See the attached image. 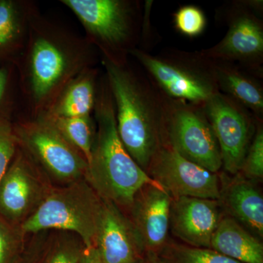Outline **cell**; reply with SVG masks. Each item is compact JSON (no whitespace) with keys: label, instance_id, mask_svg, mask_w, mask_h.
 Returning <instances> with one entry per match:
<instances>
[{"label":"cell","instance_id":"cell-1","mask_svg":"<svg viewBox=\"0 0 263 263\" xmlns=\"http://www.w3.org/2000/svg\"><path fill=\"white\" fill-rule=\"evenodd\" d=\"M95 47L36 12L29 24L27 44L14 65L18 87L31 117L46 113L66 86L96 63Z\"/></svg>","mask_w":263,"mask_h":263},{"label":"cell","instance_id":"cell-2","mask_svg":"<svg viewBox=\"0 0 263 263\" xmlns=\"http://www.w3.org/2000/svg\"><path fill=\"white\" fill-rule=\"evenodd\" d=\"M115 107L118 135L132 158L143 171L161 147L167 145L169 99L145 71L129 61L116 65L102 57Z\"/></svg>","mask_w":263,"mask_h":263},{"label":"cell","instance_id":"cell-3","mask_svg":"<svg viewBox=\"0 0 263 263\" xmlns=\"http://www.w3.org/2000/svg\"><path fill=\"white\" fill-rule=\"evenodd\" d=\"M93 112L96 133L85 179L102 200L129 209L142 188L146 185L162 186L135 162L123 146L105 76L99 79Z\"/></svg>","mask_w":263,"mask_h":263},{"label":"cell","instance_id":"cell-4","mask_svg":"<svg viewBox=\"0 0 263 263\" xmlns=\"http://www.w3.org/2000/svg\"><path fill=\"white\" fill-rule=\"evenodd\" d=\"M76 15L102 57L124 65L141 42L143 10L139 1L62 0Z\"/></svg>","mask_w":263,"mask_h":263},{"label":"cell","instance_id":"cell-5","mask_svg":"<svg viewBox=\"0 0 263 263\" xmlns=\"http://www.w3.org/2000/svg\"><path fill=\"white\" fill-rule=\"evenodd\" d=\"M129 56L166 98L202 106L219 92L214 62L200 51L167 48L152 54L137 48Z\"/></svg>","mask_w":263,"mask_h":263},{"label":"cell","instance_id":"cell-6","mask_svg":"<svg viewBox=\"0 0 263 263\" xmlns=\"http://www.w3.org/2000/svg\"><path fill=\"white\" fill-rule=\"evenodd\" d=\"M103 200L86 179L53 186L37 211L20 227L26 236L56 230L77 235L86 248L95 247Z\"/></svg>","mask_w":263,"mask_h":263},{"label":"cell","instance_id":"cell-7","mask_svg":"<svg viewBox=\"0 0 263 263\" xmlns=\"http://www.w3.org/2000/svg\"><path fill=\"white\" fill-rule=\"evenodd\" d=\"M13 128L18 148L53 186L85 178L84 156L42 118L17 119Z\"/></svg>","mask_w":263,"mask_h":263},{"label":"cell","instance_id":"cell-8","mask_svg":"<svg viewBox=\"0 0 263 263\" xmlns=\"http://www.w3.org/2000/svg\"><path fill=\"white\" fill-rule=\"evenodd\" d=\"M262 5V1H235L224 5L218 15L228 25L226 36L200 52L211 60L233 62L263 76Z\"/></svg>","mask_w":263,"mask_h":263},{"label":"cell","instance_id":"cell-9","mask_svg":"<svg viewBox=\"0 0 263 263\" xmlns=\"http://www.w3.org/2000/svg\"><path fill=\"white\" fill-rule=\"evenodd\" d=\"M168 99L167 144L186 160L217 174L222 167L220 148L203 105Z\"/></svg>","mask_w":263,"mask_h":263},{"label":"cell","instance_id":"cell-10","mask_svg":"<svg viewBox=\"0 0 263 263\" xmlns=\"http://www.w3.org/2000/svg\"><path fill=\"white\" fill-rule=\"evenodd\" d=\"M203 109L219 143L222 167L228 174H239L258 121L220 91L205 103Z\"/></svg>","mask_w":263,"mask_h":263},{"label":"cell","instance_id":"cell-11","mask_svg":"<svg viewBox=\"0 0 263 263\" xmlns=\"http://www.w3.org/2000/svg\"><path fill=\"white\" fill-rule=\"evenodd\" d=\"M53 186L18 148L0 179V216L20 228L37 210Z\"/></svg>","mask_w":263,"mask_h":263},{"label":"cell","instance_id":"cell-12","mask_svg":"<svg viewBox=\"0 0 263 263\" xmlns=\"http://www.w3.org/2000/svg\"><path fill=\"white\" fill-rule=\"evenodd\" d=\"M147 174L172 199L190 197L219 200L220 181L210 172L186 160L170 145L161 147L151 162Z\"/></svg>","mask_w":263,"mask_h":263},{"label":"cell","instance_id":"cell-13","mask_svg":"<svg viewBox=\"0 0 263 263\" xmlns=\"http://www.w3.org/2000/svg\"><path fill=\"white\" fill-rule=\"evenodd\" d=\"M172 197L160 186L146 185L135 196L129 218L145 254H159L167 245Z\"/></svg>","mask_w":263,"mask_h":263},{"label":"cell","instance_id":"cell-14","mask_svg":"<svg viewBox=\"0 0 263 263\" xmlns=\"http://www.w3.org/2000/svg\"><path fill=\"white\" fill-rule=\"evenodd\" d=\"M219 200L182 197L172 199L170 228L190 247L211 249L221 219Z\"/></svg>","mask_w":263,"mask_h":263},{"label":"cell","instance_id":"cell-15","mask_svg":"<svg viewBox=\"0 0 263 263\" xmlns=\"http://www.w3.org/2000/svg\"><path fill=\"white\" fill-rule=\"evenodd\" d=\"M95 247L103 263H141L144 255L129 218L103 200Z\"/></svg>","mask_w":263,"mask_h":263},{"label":"cell","instance_id":"cell-16","mask_svg":"<svg viewBox=\"0 0 263 263\" xmlns=\"http://www.w3.org/2000/svg\"><path fill=\"white\" fill-rule=\"evenodd\" d=\"M213 61L219 91L243 105L258 122H262V76L233 62Z\"/></svg>","mask_w":263,"mask_h":263},{"label":"cell","instance_id":"cell-17","mask_svg":"<svg viewBox=\"0 0 263 263\" xmlns=\"http://www.w3.org/2000/svg\"><path fill=\"white\" fill-rule=\"evenodd\" d=\"M36 12L30 2L0 0V66L15 65L22 56Z\"/></svg>","mask_w":263,"mask_h":263},{"label":"cell","instance_id":"cell-18","mask_svg":"<svg viewBox=\"0 0 263 263\" xmlns=\"http://www.w3.org/2000/svg\"><path fill=\"white\" fill-rule=\"evenodd\" d=\"M221 187L220 198L233 219L252 234L263 237V197L253 183L235 178Z\"/></svg>","mask_w":263,"mask_h":263},{"label":"cell","instance_id":"cell-19","mask_svg":"<svg viewBox=\"0 0 263 263\" xmlns=\"http://www.w3.org/2000/svg\"><path fill=\"white\" fill-rule=\"evenodd\" d=\"M211 249L242 263H263L262 243L231 217L221 218Z\"/></svg>","mask_w":263,"mask_h":263},{"label":"cell","instance_id":"cell-20","mask_svg":"<svg viewBox=\"0 0 263 263\" xmlns=\"http://www.w3.org/2000/svg\"><path fill=\"white\" fill-rule=\"evenodd\" d=\"M98 81V69H86L66 86L43 115L64 118L91 116L96 103Z\"/></svg>","mask_w":263,"mask_h":263},{"label":"cell","instance_id":"cell-21","mask_svg":"<svg viewBox=\"0 0 263 263\" xmlns=\"http://www.w3.org/2000/svg\"><path fill=\"white\" fill-rule=\"evenodd\" d=\"M39 117L49 123L70 144L82 153L88 162L96 133L95 122L91 116L64 118L43 115Z\"/></svg>","mask_w":263,"mask_h":263},{"label":"cell","instance_id":"cell-22","mask_svg":"<svg viewBox=\"0 0 263 263\" xmlns=\"http://www.w3.org/2000/svg\"><path fill=\"white\" fill-rule=\"evenodd\" d=\"M86 249L77 235L57 231L48 236L46 249L40 263H79Z\"/></svg>","mask_w":263,"mask_h":263},{"label":"cell","instance_id":"cell-23","mask_svg":"<svg viewBox=\"0 0 263 263\" xmlns=\"http://www.w3.org/2000/svg\"><path fill=\"white\" fill-rule=\"evenodd\" d=\"M159 254L167 263H242L212 249L196 248L177 243L166 245Z\"/></svg>","mask_w":263,"mask_h":263},{"label":"cell","instance_id":"cell-24","mask_svg":"<svg viewBox=\"0 0 263 263\" xmlns=\"http://www.w3.org/2000/svg\"><path fill=\"white\" fill-rule=\"evenodd\" d=\"M17 72L13 65L0 66V122L14 121Z\"/></svg>","mask_w":263,"mask_h":263},{"label":"cell","instance_id":"cell-25","mask_svg":"<svg viewBox=\"0 0 263 263\" xmlns=\"http://www.w3.org/2000/svg\"><path fill=\"white\" fill-rule=\"evenodd\" d=\"M26 235L0 216V263H15L25 249Z\"/></svg>","mask_w":263,"mask_h":263},{"label":"cell","instance_id":"cell-26","mask_svg":"<svg viewBox=\"0 0 263 263\" xmlns=\"http://www.w3.org/2000/svg\"><path fill=\"white\" fill-rule=\"evenodd\" d=\"M247 179L262 181L263 179V127L258 122L257 129L247 151L240 172Z\"/></svg>","mask_w":263,"mask_h":263},{"label":"cell","instance_id":"cell-27","mask_svg":"<svg viewBox=\"0 0 263 263\" xmlns=\"http://www.w3.org/2000/svg\"><path fill=\"white\" fill-rule=\"evenodd\" d=\"M176 29L188 37H195L203 32L206 19L201 9L193 5L179 8L174 14Z\"/></svg>","mask_w":263,"mask_h":263},{"label":"cell","instance_id":"cell-28","mask_svg":"<svg viewBox=\"0 0 263 263\" xmlns=\"http://www.w3.org/2000/svg\"><path fill=\"white\" fill-rule=\"evenodd\" d=\"M18 148L13 122H0V179L9 167Z\"/></svg>","mask_w":263,"mask_h":263},{"label":"cell","instance_id":"cell-29","mask_svg":"<svg viewBox=\"0 0 263 263\" xmlns=\"http://www.w3.org/2000/svg\"><path fill=\"white\" fill-rule=\"evenodd\" d=\"M47 232H41L33 235L32 240L26 245L23 253L15 263L41 262L47 243Z\"/></svg>","mask_w":263,"mask_h":263},{"label":"cell","instance_id":"cell-30","mask_svg":"<svg viewBox=\"0 0 263 263\" xmlns=\"http://www.w3.org/2000/svg\"><path fill=\"white\" fill-rule=\"evenodd\" d=\"M79 263H103L95 247L86 248Z\"/></svg>","mask_w":263,"mask_h":263},{"label":"cell","instance_id":"cell-31","mask_svg":"<svg viewBox=\"0 0 263 263\" xmlns=\"http://www.w3.org/2000/svg\"><path fill=\"white\" fill-rule=\"evenodd\" d=\"M141 263H167L157 254L147 253L143 255Z\"/></svg>","mask_w":263,"mask_h":263}]
</instances>
